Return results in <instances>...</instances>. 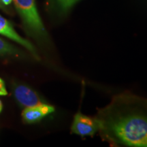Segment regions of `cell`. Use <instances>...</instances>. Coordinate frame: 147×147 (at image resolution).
<instances>
[{"mask_svg":"<svg viewBox=\"0 0 147 147\" xmlns=\"http://www.w3.org/2000/svg\"><path fill=\"white\" fill-rule=\"evenodd\" d=\"M96 119L102 137L115 146L147 147V110L138 97L116 96Z\"/></svg>","mask_w":147,"mask_h":147,"instance_id":"6da1fadb","label":"cell"},{"mask_svg":"<svg viewBox=\"0 0 147 147\" xmlns=\"http://www.w3.org/2000/svg\"><path fill=\"white\" fill-rule=\"evenodd\" d=\"M29 32L42 43L49 42L48 35L37 10L35 0H13Z\"/></svg>","mask_w":147,"mask_h":147,"instance_id":"7a4b0ae2","label":"cell"},{"mask_svg":"<svg viewBox=\"0 0 147 147\" xmlns=\"http://www.w3.org/2000/svg\"><path fill=\"white\" fill-rule=\"evenodd\" d=\"M100 130L96 117H91L78 112L74 115L71 126V133L80 136H93Z\"/></svg>","mask_w":147,"mask_h":147,"instance_id":"3957f363","label":"cell"},{"mask_svg":"<svg viewBox=\"0 0 147 147\" xmlns=\"http://www.w3.org/2000/svg\"><path fill=\"white\" fill-rule=\"evenodd\" d=\"M55 108L54 106L47 103L40 105L26 107L22 113L23 121L27 123H34L38 122L46 116L54 113Z\"/></svg>","mask_w":147,"mask_h":147,"instance_id":"277c9868","label":"cell"},{"mask_svg":"<svg viewBox=\"0 0 147 147\" xmlns=\"http://www.w3.org/2000/svg\"><path fill=\"white\" fill-rule=\"evenodd\" d=\"M0 34H2L3 36L8 37L10 39L14 40V42L23 46L24 47L26 48L27 50L30 51L34 55V57L38 58V54H37L36 50L34 45L28 40L24 39L20 36L15 32L11 24L1 15H0Z\"/></svg>","mask_w":147,"mask_h":147,"instance_id":"5b68a950","label":"cell"},{"mask_svg":"<svg viewBox=\"0 0 147 147\" xmlns=\"http://www.w3.org/2000/svg\"><path fill=\"white\" fill-rule=\"evenodd\" d=\"M14 95L18 102L25 107L38 106L45 103L34 90L23 84L16 86L14 89Z\"/></svg>","mask_w":147,"mask_h":147,"instance_id":"8992f818","label":"cell"},{"mask_svg":"<svg viewBox=\"0 0 147 147\" xmlns=\"http://www.w3.org/2000/svg\"><path fill=\"white\" fill-rule=\"evenodd\" d=\"M78 1L79 0H50V4L55 13L62 16L66 15Z\"/></svg>","mask_w":147,"mask_h":147,"instance_id":"52a82bcc","label":"cell"},{"mask_svg":"<svg viewBox=\"0 0 147 147\" xmlns=\"http://www.w3.org/2000/svg\"><path fill=\"white\" fill-rule=\"evenodd\" d=\"M16 53V49L7 42L0 38V55L14 54Z\"/></svg>","mask_w":147,"mask_h":147,"instance_id":"ba28073f","label":"cell"},{"mask_svg":"<svg viewBox=\"0 0 147 147\" xmlns=\"http://www.w3.org/2000/svg\"><path fill=\"white\" fill-rule=\"evenodd\" d=\"M8 95V92L5 89V84L3 80L0 78V96H4Z\"/></svg>","mask_w":147,"mask_h":147,"instance_id":"9c48e42d","label":"cell"},{"mask_svg":"<svg viewBox=\"0 0 147 147\" xmlns=\"http://www.w3.org/2000/svg\"><path fill=\"white\" fill-rule=\"evenodd\" d=\"M1 2L3 3V4L9 5L12 3V1H13V0H1Z\"/></svg>","mask_w":147,"mask_h":147,"instance_id":"30bf717a","label":"cell"},{"mask_svg":"<svg viewBox=\"0 0 147 147\" xmlns=\"http://www.w3.org/2000/svg\"><path fill=\"white\" fill-rule=\"evenodd\" d=\"M2 103H1V100H0V113H1V110H2Z\"/></svg>","mask_w":147,"mask_h":147,"instance_id":"8fae6325","label":"cell"},{"mask_svg":"<svg viewBox=\"0 0 147 147\" xmlns=\"http://www.w3.org/2000/svg\"><path fill=\"white\" fill-rule=\"evenodd\" d=\"M1 0H0V6H1Z\"/></svg>","mask_w":147,"mask_h":147,"instance_id":"7c38bea8","label":"cell"}]
</instances>
